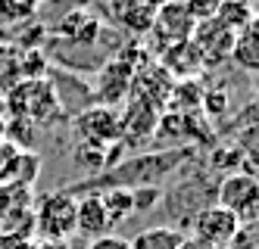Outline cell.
I'll return each mask as SVG.
<instances>
[{
	"instance_id": "obj_1",
	"label": "cell",
	"mask_w": 259,
	"mask_h": 249,
	"mask_svg": "<svg viewBox=\"0 0 259 249\" xmlns=\"http://www.w3.org/2000/svg\"><path fill=\"white\" fill-rule=\"evenodd\" d=\"M219 206L240 221V224H256V212H259V184L247 171H234L215 190Z\"/></svg>"
},
{
	"instance_id": "obj_2",
	"label": "cell",
	"mask_w": 259,
	"mask_h": 249,
	"mask_svg": "<svg viewBox=\"0 0 259 249\" xmlns=\"http://www.w3.org/2000/svg\"><path fill=\"white\" fill-rule=\"evenodd\" d=\"M197 22L191 19V13L184 10L181 0H165V4H159L156 16H153V25H150V37H153V44L162 50H169L175 44H184V41H191V34H194Z\"/></svg>"
},
{
	"instance_id": "obj_3",
	"label": "cell",
	"mask_w": 259,
	"mask_h": 249,
	"mask_svg": "<svg viewBox=\"0 0 259 249\" xmlns=\"http://www.w3.org/2000/svg\"><path fill=\"white\" fill-rule=\"evenodd\" d=\"M10 106L13 116H19L25 122H44L57 112V100H53V84L50 81H22L10 93Z\"/></svg>"
},
{
	"instance_id": "obj_4",
	"label": "cell",
	"mask_w": 259,
	"mask_h": 249,
	"mask_svg": "<svg viewBox=\"0 0 259 249\" xmlns=\"http://www.w3.org/2000/svg\"><path fill=\"white\" fill-rule=\"evenodd\" d=\"M191 224H194V234H191V237L203 240V243L212 246V249H225V246L234 240V234L240 231V221L228 212V209H222L219 203L203 206L200 212L194 215Z\"/></svg>"
},
{
	"instance_id": "obj_5",
	"label": "cell",
	"mask_w": 259,
	"mask_h": 249,
	"mask_svg": "<svg viewBox=\"0 0 259 249\" xmlns=\"http://www.w3.org/2000/svg\"><path fill=\"white\" fill-rule=\"evenodd\" d=\"M191 44L197 47L203 66L215 69V66H222V63L231 60L234 31H228L222 22H215V19H206V22H197L194 34H191Z\"/></svg>"
},
{
	"instance_id": "obj_6",
	"label": "cell",
	"mask_w": 259,
	"mask_h": 249,
	"mask_svg": "<svg viewBox=\"0 0 259 249\" xmlns=\"http://www.w3.org/2000/svg\"><path fill=\"white\" fill-rule=\"evenodd\" d=\"M38 231L47 240H66L75 234V200L72 193H50L38 206Z\"/></svg>"
},
{
	"instance_id": "obj_7",
	"label": "cell",
	"mask_w": 259,
	"mask_h": 249,
	"mask_svg": "<svg viewBox=\"0 0 259 249\" xmlns=\"http://www.w3.org/2000/svg\"><path fill=\"white\" fill-rule=\"evenodd\" d=\"M159 125V112L156 106H150L147 100L135 97L132 93V100H128V109H125V116H119V140H147L150 134L156 131Z\"/></svg>"
},
{
	"instance_id": "obj_8",
	"label": "cell",
	"mask_w": 259,
	"mask_h": 249,
	"mask_svg": "<svg viewBox=\"0 0 259 249\" xmlns=\"http://www.w3.org/2000/svg\"><path fill=\"white\" fill-rule=\"evenodd\" d=\"M78 134L91 146H109V140H119V116L109 106H94L78 116Z\"/></svg>"
},
{
	"instance_id": "obj_9",
	"label": "cell",
	"mask_w": 259,
	"mask_h": 249,
	"mask_svg": "<svg viewBox=\"0 0 259 249\" xmlns=\"http://www.w3.org/2000/svg\"><path fill=\"white\" fill-rule=\"evenodd\" d=\"M159 4L162 0H109V16L135 34H150Z\"/></svg>"
},
{
	"instance_id": "obj_10",
	"label": "cell",
	"mask_w": 259,
	"mask_h": 249,
	"mask_svg": "<svg viewBox=\"0 0 259 249\" xmlns=\"http://www.w3.org/2000/svg\"><path fill=\"white\" fill-rule=\"evenodd\" d=\"M162 72L169 75V78L175 81H194L200 72H206V66H203V60H200V53H197V47L191 44V41H184V44H175V47H169V50H162Z\"/></svg>"
},
{
	"instance_id": "obj_11",
	"label": "cell",
	"mask_w": 259,
	"mask_h": 249,
	"mask_svg": "<svg viewBox=\"0 0 259 249\" xmlns=\"http://www.w3.org/2000/svg\"><path fill=\"white\" fill-rule=\"evenodd\" d=\"M109 215H106V209H103V200L100 193H84L81 200H75V231L91 237V240H97L103 234H109Z\"/></svg>"
},
{
	"instance_id": "obj_12",
	"label": "cell",
	"mask_w": 259,
	"mask_h": 249,
	"mask_svg": "<svg viewBox=\"0 0 259 249\" xmlns=\"http://www.w3.org/2000/svg\"><path fill=\"white\" fill-rule=\"evenodd\" d=\"M132 81H135V69L128 66L125 60L109 63L103 69V75H100V81H97V97L103 100L100 106H109V103L125 100L128 93H132Z\"/></svg>"
},
{
	"instance_id": "obj_13",
	"label": "cell",
	"mask_w": 259,
	"mask_h": 249,
	"mask_svg": "<svg viewBox=\"0 0 259 249\" xmlns=\"http://www.w3.org/2000/svg\"><path fill=\"white\" fill-rule=\"evenodd\" d=\"M259 22L240 28L234 34V47H231V60L244 69V72H259Z\"/></svg>"
},
{
	"instance_id": "obj_14",
	"label": "cell",
	"mask_w": 259,
	"mask_h": 249,
	"mask_svg": "<svg viewBox=\"0 0 259 249\" xmlns=\"http://www.w3.org/2000/svg\"><path fill=\"white\" fill-rule=\"evenodd\" d=\"M188 237L184 231H178V227H147V231H141L135 240H128V249H178L181 240Z\"/></svg>"
},
{
	"instance_id": "obj_15",
	"label": "cell",
	"mask_w": 259,
	"mask_h": 249,
	"mask_svg": "<svg viewBox=\"0 0 259 249\" xmlns=\"http://www.w3.org/2000/svg\"><path fill=\"white\" fill-rule=\"evenodd\" d=\"M215 22H222L228 31L237 34L240 28L256 22V10H253L250 0H225V4L219 7V13H215Z\"/></svg>"
},
{
	"instance_id": "obj_16",
	"label": "cell",
	"mask_w": 259,
	"mask_h": 249,
	"mask_svg": "<svg viewBox=\"0 0 259 249\" xmlns=\"http://www.w3.org/2000/svg\"><path fill=\"white\" fill-rule=\"evenodd\" d=\"M97 31H100L97 19L88 16L84 10H72L63 22H60V34L69 37V41H78V44H81V41H94Z\"/></svg>"
},
{
	"instance_id": "obj_17",
	"label": "cell",
	"mask_w": 259,
	"mask_h": 249,
	"mask_svg": "<svg viewBox=\"0 0 259 249\" xmlns=\"http://www.w3.org/2000/svg\"><path fill=\"white\" fill-rule=\"evenodd\" d=\"M103 200V209H106V215H109V224H122L125 218H132L135 215V206H132V190L128 187H116V190H109V193H100Z\"/></svg>"
},
{
	"instance_id": "obj_18",
	"label": "cell",
	"mask_w": 259,
	"mask_h": 249,
	"mask_svg": "<svg viewBox=\"0 0 259 249\" xmlns=\"http://www.w3.org/2000/svg\"><path fill=\"white\" fill-rule=\"evenodd\" d=\"M181 4H184V10L191 13L194 22H206V19H215L219 7L225 4V0H181Z\"/></svg>"
},
{
	"instance_id": "obj_19",
	"label": "cell",
	"mask_w": 259,
	"mask_h": 249,
	"mask_svg": "<svg viewBox=\"0 0 259 249\" xmlns=\"http://www.w3.org/2000/svg\"><path fill=\"white\" fill-rule=\"evenodd\" d=\"M162 200L159 187H135L132 190V206H135V215L138 212H150V209H156Z\"/></svg>"
},
{
	"instance_id": "obj_20",
	"label": "cell",
	"mask_w": 259,
	"mask_h": 249,
	"mask_svg": "<svg viewBox=\"0 0 259 249\" xmlns=\"http://www.w3.org/2000/svg\"><path fill=\"white\" fill-rule=\"evenodd\" d=\"M41 0H0V16L4 19H25L34 13Z\"/></svg>"
},
{
	"instance_id": "obj_21",
	"label": "cell",
	"mask_w": 259,
	"mask_h": 249,
	"mask_svg": "<svg viewBox=\"0 0 259 249\" xmlns=\"http://www.w3.org/2000/svg\"><path fill=\"white\" fill-rule=\"evenodd\" d=\"M225 249H259V243H256V224H240V231L234 234V240Z\"/></svg>"
},
{
	"instance_id": "obj_22",
	"label": "cell",
	"mask_w": 259,
	"mask_h": 249,
	"mask_svg": "<svg viewBox=\"0 0 259 249\" xmlns=\"http://www.w3.org/2000/svg\"><path fill=\"white\" fill-rule=\"evenodd\" d=\"M88 249H128V240L125 237H116V234H103L97 240H91Z\"/></svg>"
},
{
	"instance_id": "obj_23",
	"label": "cell",
	"mask_w": 259,
	"mask_h": 249,
	"mask_svg": "<svg viewBox=\"0 0 259 249\" xmlns=\"http://www.w3.org/2000/svg\"><path fill=\"white\" fill-rule=\"evenodd\" d=\"M178 249H212V246H206V243H203V240H197V237H184Z\"/></svg>"
},
{
	"instance_id": "obj_24",
	"label": "cell",
	"mask_w": 259,
	"mask_h": 249,
	"mask_svg": "<svg viewBox=\"0 0 259 249\" xmlns=\"http://www.w3.org/2000/svg\"><path fill=\"white\" fill-rule=\"evenodd\" d=\"M72 249H78V246H72Z\"/></svg>"
},
{
	"instance_id": "obj_25",
	"label": "cell",
	"mask_w": 259,
	"mask_h": 249,
	"mask_svg": "<svg viewBox=\"0 0 259 249\" xmlns=\"http://www.w3.org/2000/svg\"><path fill=\"white\" fill-rule=\"evenodd\" d=\"M162 4H165V0H162Z\"/></svg>"
}]
</instances>
